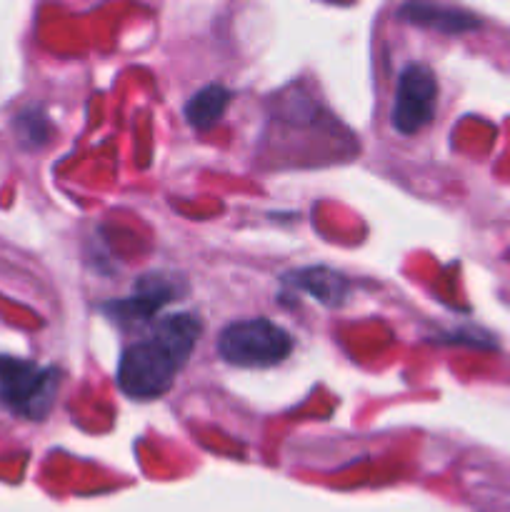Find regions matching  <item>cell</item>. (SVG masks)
I'll return each mask as SVG.
<instances>
[{
    "instance_id": "cell-1",
    "label": "cell",
    "mask_w": 510,
    "mask_h": 512,
    "mask_svg": "<svg viewBox=\"0 0 510 512\" xmlns=\"http://www.w3.org/2000/svg\"><path fill=\"white\" fill-rule=\"evenodd\" d=\"M203 335L198 315L175 313L158 320L150 338L138 340L118 363V388L133 400H155L173 388Z\"/></svg>"
},
{
    "instance_id": "cell-2",
    "label": "cell",
    "mask_w": 510,
    "mask_h": 512,
    "mask_svg": "<svg viewBox=\"0 0 510 512\" xmlns=\"http://www.w3.org/2000/svg\"><path fill=\"white\" fill-rule=\"evenodd\" d=\"M290 350L293 338L268 318L235 320L218 338V355L235 368H273Z\"/></svg>"
},
{
    "instance_id": "cell-3",
    "label": "cell",
    "mask_w": 510,
    "mask_h": 512,
    "mask_svg": "<svg viewBox=\"0 0 510 512\" xmlns=\"http://www.w3.org/2000/svg\"><path fill=\"white\" fill-rule=\"evenodd\" d=\"M60 373L33 360L0 355V400L23 418L40 420L55 405Z\"/></svg>"
},
{
    "instance_id": "cell-4",
    "label": "cell",
    "mask_w": 510,
    "mask_h": 512,
    "mask_svg": "<svg viewBox=\"0 0 510 512\" xmlns=\"http://www.w3.org/2000/svg\"><path fill=\"white\" fill-rule=\"evenodd\" d=\"M438 105V80L433 70L423 63H410L403 68L395 88L393 128L400 135H415L428 128Z\"/></svg>"
},
{
    "instance_id": "cell-5",
    "label": "cell",
    "mask_w": 510,
    "mask_h": 512,
    "mask_svg": "<svg viewBox=\"0 0 510 512\" xmlns=\"http://www.w3.org/2000/svg\"><path fill=\"white\" fill-rule=\"evenodd\" d=\"M178 295V280L165 278V275H143L135 283L133 295L105 305V313L113 315V320H145L153 318L168 303L178 300Z\"/></svg>"
},
{
    "instance_id": "cell-6",
    "label": "cell",
    "mask_w": 510,
    "mask_h": 512,
    "mask_svg": "<svg viewBox=\"0 0 510 512\" xmlns=\"http://www.w3.org/2000/svg\"><path fill=\"white\" fill-rule=\"evenodd\" d=\"M398 18L405 20V23L448 35L470 33V30L480 28L478 15L453 8V5L438 3V0H405L398 8Z\"/></svg>"
},
{
    "instance_id": "cell-7",
    "label": "cell",
    "mask_w": 510,
    "mask_h": 512,
    "mask_svg": "<svg viewBox=\"0 0 510 512\" xmlns=\"http://www.w3.org/2000/svg\"><path fill=\"white\" fill-rule=\"evenodd\" d=\"M285 283L293 285V288L303 290L310 298H315L318 303L328 305V308H338L348 298L350 283L340 273L330 268H305L295 270V273L285 275Z\"/></svg>"
},
{
    "instance_id": "cell-8",
    "label": "cell",
    "mask_w": 510,
    "mask_h": 512,
    "mask_svg": "<svg viewBox=\"0 0 510 512\" xmlns=\"http://www.w3.org/2000/svg\"><path fill=\"white\" fill-rule=\"evenodd\" d=\"M230 98H233V93H230L228 88H223V85H205V88L198 90V93L188 100V105H185V120H188L195 130H210L220 118H223V113L230 105Z\"/></svg>"
},
{
    "instance_id": "cell-9",
    "label": "cell",
    "mask_w": 510,
    "mask_h": 512,
    "mask_svg": "<svg viewBox=\"0 0 510 512\" xmlns=\"http://www.w3.org/2000/svg\"><path fill=\"white\" fill-rule=\"evenodd\" d=\"M15 128H18L20 140L25 145H43L50 135V125L48 118L38 110H25L15 118Z\"/></svg>"
}]
</instances>
